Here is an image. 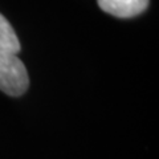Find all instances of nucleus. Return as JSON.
I'll list each match as a JSON object with an SVG mask.
<instances>
[{"label": "nucleus", "mask_w": 159, "mask_h": 159, "mask_svg": "<svg viewBox=\"0 0 159 159\" xmlns=\"http://www.w3.org/2000/svg\"><path fill=\"white\" fill-rule=\"evenodd\" d=\"M29 77L25 65L12 53H0V90L11 97H19L27 92Z\"/></svg>", "instance_id": "nucleus-1"}, {"label": "nucleus", "mask_w": 159, "mask_h": 159, "mask_svg": "<svg viewBox=\"0 0 159 159\" xmlns=\"http://www.w3.org/2000/svg\"><path fill=\"white\" fill-rule=\"evenodd\" d=\"M97 2L103 12L122 19L141 15L148 7V0H97Z\"/></svg>", "instance_id": "nucleus-2"}, {"label": "nucleus", "mask_w": 159, "mask_h": 159, "mask_svg": "<svg viewBox=\"0 0 159 159\" xmlns=\"http://www.w3.org/2000/svg\"><path fill=\"white\" fill-rule=\"evenodd\" d=\"M20 41L9 21L0 13V53L17 54L20 52Z\"/></svg>", "instance_id": "nucleus-3"}]
</instances>
